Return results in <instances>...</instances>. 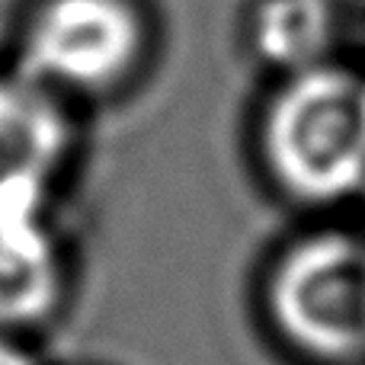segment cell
<instances>
[{"mask_svg":"<svg viewBox=\"0 0 365 365\" xmlns=\"http://www.w3.org/2000/svg\"><path fill=\"white\" fill-rule=\"evenodd\" d=\"M334 4H340V0H334Z\"/></svg>","mask_w":365,"mask_h":365,"instance_id":"ba28073f","label":"cell"},{"mask_svg":"<svg viewBox=\"0 0 365 365\" xmlns=\"http://www.w3.org/2000/svg\"><path fill=\"white\" fill-rule=\"evenodd\" d=\"M253 36L259 55L292 74L324 64L334 38V0H263Z\"/></svg>","mask_w":365,"mask_h":365,"instance_id":"8992f818","label":"cell"},{"mask_svg":"<svg viewBox=\"0 0 365 365\" xmlns=\"http://www.w3.org/2000/svg\"><path fill=\"white\" fill-rule=\"evenodd\" d=\"M145 51L132 0H45L23 36V74L38 87L100 93L122 83Z\"/></svg>","mask_w":365,"mask_h":365,"instance_id":"3957f363","label":"cell"},{"mask_svg":"<svg viewBox=\"0 0 365 365\" xmlns=\"http://www.w3.org/2000/svg\"><path fill=\"white\" fill-rule=\"evenodd\" d=\"M71 145L55 96L19 71L0 74V208L42 205Z\"/></svg>","mask_w":365,"mask_h":365,"instance_id":"277c9868","label":"cell"},{"mask_svg":"<svg viewBox=\"0 0 365 365\" xmlns=\"http://www.w3.org/2000/svg\"><path fill=\"white\" fill-rule=\"evenodd\" d=\"M61 292L55 244L42 225V205L0 208V324H36Z\"/></svg>","mask_w":365,"mask_h":365,"instance_id":"5b68a950","label":"cell"},{"mask_svg":"<svg viewBox=\"0 0 365 365\" xmlns=\"http://www.w3.org/2000/svg\"><path fill=\"white\" fill-rule=\"evenodd\" d=\"M263 158L298 202L353 195L365 182V77L334 64L295 71L266 109Z\"/></svg>","mask_w":365,"mask_h":365,"instance_id":"6da1fadb","label":"cell"},{"mask_svg":"<svg viewBox=\"0 0 365 365\" xmlns=\"http://www.w3.org/2000/svg\"><path fill=\"white\" fill-rule=\"evenodd\" d=\"M266 304L298 353L327 365L365 359V240L340 231L298 240L272 266Z\"/></svg>","mask_w":365,"mask_h":365,"instance_id":"7a4b0ae2","label":"cell"},{"mask_svg":"<svg viewBox=\"0 0 365 365\" xmlns=\"http://www.w3.org/2000/svg\"><path fill=\"white\" fill-rule=\"evenodd\" d=\"M0 365H32V359L23 353V349L13 346V343L0 340Z\"/></svg>","mask_w":365,"mask_h":365,"instance_id":"52a82bcc","label":"cell"}]
</instances>
